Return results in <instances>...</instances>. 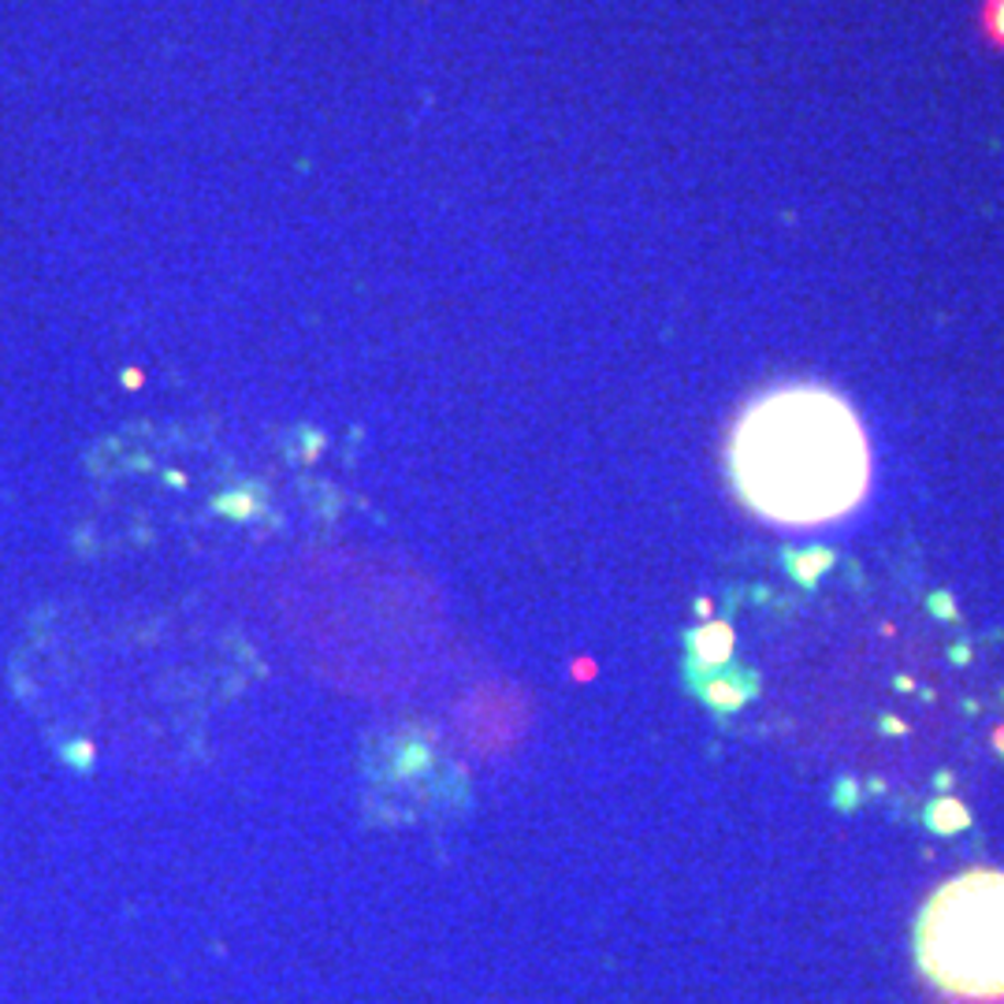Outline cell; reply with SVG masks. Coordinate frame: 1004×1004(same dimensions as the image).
I'll return each mask as SVG.
<instances>
[{
    "mask_svg": "<svg viewBox=\"0 0 1004 1004\" xmlns=\"http://www.w3.org/2000/svg\"><path fill=\"white\" fill-rule=\"evenodd\" d=\"M729 476L748 510L785 529H818L852 514L871 481L863 424L826 387H782L740 413Z\"/></svg>",
    "mask_w": 1004,
    "mask_h": 1004,
    "instance_id": "6da1fadb",
    "label": "cell"
},
{
    "mask_svg": "<svg viewBox=\"0 0 1004 1004\" xmlns=\"http://www.w3.org/2000/svg\"><path fill=\"white\" fill-rule=\"evenodd\" d=\"M915 963L941 993L1004 1001V871L971 867L934 890L915 919Z\"/></svg>",
    "mask_w": 1004,
    "mask_h": 1004,
    "instance_id": "7a4b0ae2",
    "label": "cell"
},
{
    "mask_svg": "<svg viewBox=\"0 0 1004 1004\" xmlns=\"http://www.w3.org/2000/svg\"><path fill=\"white\" fill-rule=\"evenodd\" d=\"M930 826L934 830L952 834V830H963V826H968V815H963L960 804H934L930 807Z\"/></svg>",
    "mask_w": 1004,
    "mask_h": 1004,
    "instance_id": "3957f363",
    "label": "cell"
},
{
    "mask_svg": "<svg viewBox=\"0 0 1004 1004\" xmlns=\"http://www.w3.org/2000/svg\"><path fill=\"white\" fill-rule=\"evenodd\" d=\"M788 562H793V573H796V577H801L804 584H812V581L818 577V573H823L826 565H830V554H826V551L793 554V559H788Z\"/></svg>",
    "mask_w": 1004,
    "mask_h": 1004,
    "instance_id": "277c9868",
    "label": "cell"
},
{
    "mask_svg": "<svg viewBox=\"0 0 1004 1004\" xmlns=\"http://www.w3.org/2000/svg\"><path fill=\"white\" fill-rule=\"evenodd\" d=\"M704 651H710L715 659H726L729 655V629L715 626L710 632H704Z\"/></svg>",
    "mask_w": 1004,
    "mask_h": 1004,
    "instance_id": "5b68a950",
    "label": "cell"
}]
</instances>
